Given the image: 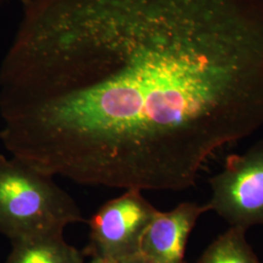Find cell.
<instances>
[{
	"instance_id": "obj_1",
	"label": "cell",
	"mask_w": 263,
	"mask_h": 263,
	"mask_svg": "<svg viewBox=\"0 0 263 263\" xmlns=\"http://www.w3.org/2000/svg\"><path fill=\"white\" fill-rule=\"evenodd\" d=\"M0 103L73 182L193 186L235 129L253 33L237 0H23Z\"/></svg>"
},
{
	"instance_id": "obj_2",
	"label": "cell",
	"mask_w": 263,
	"mask_h": 263,
	"mask_svg": "<svg viewBox=\"0 0 263 263\" xmlns=\"http://www.w3.org/2000/svg\"><path fill=\"white\" fill-rule=\"evenodd\" d=\"M46 175L0 154V234L10 242L85 221L76 200Z\"/></svg>"
},
{
	"instance_id": "obj_3",
	"label": "cell",
	"mask_w": 263,
	"mask_h": 263,
	"mask_svg": "<svg viewBox=\"0 0 263 263\" xmlns=\"http://www.w3.org/2000/svg\"><path fill=\"white\" fill-rule=\"evenodd\" d=\"M209 183L210 212L230 227L248 231L263 226V138L244 152L229 155Z\"/></svg>"
},
{
	"instance_id": "obj_4",
	"label": "cell",
	"mask_w": 263,
	"mask_h": 263,
	"mask_svg": "<svg viewBox=\"0 0 263 263\" xmlns=\"http://www.w3.org/2000/svg\"><path fill=\"white\" fill-rule=\"evenodd\" d=\"M142 193L126 190L91 216L86 257L96 263H117L140 253L142 236L158 211Z\"/></svg>"
},
{
	"instance_id": "obj_5",
	"label": "cell",
	"mask_w": 263,
	"mask_h": 263,
	"mask_svg": "<svg viewBox=\"0 0 263 263\" xmlns=\"http://www.w3.org/2000/svg\"><path fill=\"white\" fill-rule=\"evenodd\" d=\"M207 203L182 202L168 212L157 211L141 239L140 254L151 263H185L188 238Z\"/></svg>"
},
{
	"instance_id": "obj_6",
	"label": "cell",
	"mask_w": 263,
	"mask_h": 263,
	"mask_svg": "<svg viewBox=\"0 0 263 263\" xmlns=\"http://www.w3.org/2000/svg\"><path fill=\"white\" fill-rule=\"evenodd\" d=\"M6 263H85L83 251L68 244L64 232L32 236L11 242Z\"/></svg>"
},
{
	"instance_id": "obj_7",
	"label": "cell",
	"mask_w": 263,
	"mask_h": 263,
	"mask_svg": "<svg viewBox=\"0 0 263 263\" xmlns=\"http://www.w3.org/2000/svg\"><path fill=\"white\" fill-rule=\"evenodd\" d=\"M246 234L247 230L229 226L208 246L197 263H261Z\"/></svg>"
},
{
	"instance_id": "obj_8",
	"label": "cell",
	"mask_w": 263,
	"mask_h": 263,
	"mask_svg": "<svg viewBox=\"0 0 263 263\" xmlns=\"http://www.w3.org/2000/svg\"><path fill=\"white\" fill-rule=\"evenodd\" d=\"M117 263H151L149 260H147L144 256H142L140 253L139 254H134L129 257H126L122 260L118 261Z\"/></svg>"
},
{
	"instance_id": "obj_9",
	"label": "cell",
	"mask_w": 263,
	"mask_h": 263,
	"mask_svg": "<svg viewBox=\"0 0 263 263\" xmlns=\"http://www.w3.org/2000/svg\"><path fill=\"white\" fill-rule=\"evenodd\" d=\"M4 1H7V0H0V3H1V2H4ZM19 1H21V2H22L23 0H19Z\"/></svg>"
},
{
	"instance_id": "obj_10",
	"label": "cell",
	"mask_w": 263,
	"mask_h": 263,
	"mask_svg": "<svg viewBox=\"0 0 263 263\" xmlns=\"http://www.w3.org/2000/svg\"><path fill=\"white\" fill-rule=\"evenodd\" d=\"M257 1H259L261 4H263V0H257Z\"/></svg>"
},
{
	"instance_id": "obj_11",
	"label": "cell",
	"mask_w": 263,
	"mask_h": 263,
	"mask_svg": "<svg viewBox=\"0 0 263 263\" xmlns=\"http://www.w3.org/2000/svg\"><path fill=\"white\" fill-rule=\"evenodd\" d=\"M0 139H1V131H0Z\"/></svg>"
},
{
	"instance_id": "obj_12",
	"label": "cell",
	"mask_w": 263,
	"mask_h": 263,
	"mask_svg": "<svg viewBox=\"0 0 263 263\" xmlns=\"http://www.w3.org/2000/svg\"><path fill=\"white\" fill-rule=\"evenodd\" d=\"M90 263H96V262H94V261H90Z\"/></svg>"
}]
</instances>
